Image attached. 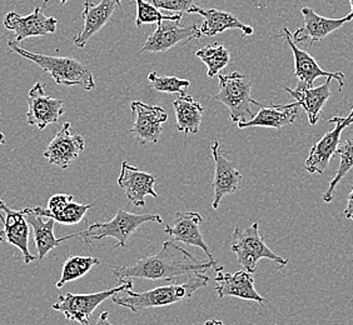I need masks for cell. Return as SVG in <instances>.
I'll list each match as a JSON object with an SVG mask.
<instances>
[{"label": "cell", "mask_w": 353, "mask_h": 325, "mask_svg": "<svg viewBox=\"0 0 353 325\" xmlns=\"http://www.w3.org/2000/svg\"><path fill=\"white\" fill-rule=\"evenodd\" d=\"M85 149V140L79 134L72 133L70 123H64L57 133L54 139L49 143L43 156L53 165L61 169H68L69 167L81 156Z\"/></svg>", "instance_id": "obj_13"}, {"label": "cell", "mask_w": 353, "mask_h": 325, "mask_svg": "<svg viewBox=\"0 0 353 325\" xmlns=\"http://www.w3.org/2000/svg\"><path fill=\"white\" fill-rule=\"evenodd\" d=\"M202 36L201 29L193 24L190 27H179V23L170 24V21H163L148 36L144 43L139 54L142 53H163L178 44L187 43L193 39H199Z\"/></svg>", "instance_id": "obj_15"}, {"label": "cell", "mask_w": 353, "mask_h": 325, "mask_svg": "<svg viewBox=\"0 0 353 325\" xmlns=\"http://www.w3.org/2000/svg\"><path fill=\"white\" fill-rule=\"evenodd\" d=\"M0 220L3 223V229H0V242L18 248L26 264L37 260V257L29 251L30 225L28 223L24 209L13 210L0 199Z\"/></svg>", "instance_id": "obj_8"}, {"label": "cell", "mask_w": 353, "mask_h": 325, "mask_svg": "<svg viewBox=\"0 0 353 325\" xmlns=\"http://www.w3.org/2000/svg\"><path fill=\"white\" fill-rule=\"evenodd\" d=\"M196 56L207 67V74L213 78L225 68L231 61V53L221 44H210L197 50Z\"/></svg>", "instance_id": "obj_30"}, {"label": "cell", "mask_w": 353, "mask_h": 325, "mask_svg": "<svg viewBox=\"0 0 353 325\" xmlns=\"http://www.w3.org/2000/svg\"><path fill=\"white\" fill-rule=\"evenodd\" d=\"M134 116V125L128 133L136 136L141 144L159 142L163 133V124L168 120V114L159 105H148L142 102L130 104Z\"/></svg>", "instance_id": "obj_11"}, {"label": "cell", "mask_w": 353, "mask_h": 325, "mask_svg": "<svg viewBox=\"0 0 353 325\" xmlns=\"http://www.w3.org/2000/svg\"><path fill=\"white\" fill-rule=\"evenodd\" d=\"M26 217H27L28 223L33 228L34 231L35 247L38 251V260H43L47 257L48 253L53 251L58 245H61L63 242L73 239V238L81 237V233L77 234H70L67 237L55 238L54 225L57 222L52 218L41 217L37 214L30 208H26Z\"/></svg>", "instance_id": "obj_24"}, {"label": "cell", "mask_w": 353, "mask_h": 325, "mask_svg": "<svg viewBox=\"0 0 353 325\" xmlns=\"http://www.w3.org/2000/svg\"><path fill=\"white\" fill-rule=\"evenodd\" d=\"M202 222H203V218L197 211H178L176 214L174 225L172 227L165 225L164 231L176 242L197 247L205 253V255L211 262H217L210 251L199 229Z\"/></svg>", "instance_id": "obj_20"}, {"label": "cell", "mask_w": 353, "mask_h": 325, "mask_svg": "<svg viewBox=\"0 0 353 325\" xmlns=\"http://www.w3.org/2000/svg\"><path fill=\"white\" fill-rule=\"evenodd\" d=\"M92 207L93 204L75 203L73 196L55 194L49 198L47 209L37 207L33 208V211L41 217L52 218L57 223L75 225L82 222L83 217Z\"/></svg>", "instance_id": "obj_22"}, {"label": "cell", "mask_w": 353, "mask_h": 325, "mask_svg": "<svg viewBox=\"0 0 353 325\" xmlns=\"http://www.w3.org/2000/svg\"><path fill=\"white\" fill-rule=\"evenodd\" d=\"M10 52L21 55L35 63L44 73L50 74L57 84L65 87L78 85L83 90L90 92L95 88L94 76L83 63L67 56H52V55L35 54L19 47L15 41H8Z\"/></svg>", "instance_id": "obj_3"}, {"label": "cell", "mask_w": 353, "mask_h": 325, "mask_svg": "<svg viewBox=\"0 0 353 325\" xmlns=\"http://www.w3.org/2000/svg\"><path fill=\"white\" fill-rule=\"evenodd\" d=\"M219 90L214 95V99L227 107L233 123L250 120L254 113L252 105L263 107L262 103L253 99L251 95V78L247 74L233 72L232 74L218 75Z\"/></svg>", "instance_id": "obj_4"}, {"label": "cell", "mask_w": 353, "mask_h": 325, "mask_svg": "<svg viewBox=\"0 0 353 325\" xmlns=\"http://www.w3.org/2000/svg\"><path fill=\"white\" fill-rule=\"evenodd\" d=\"M152 88L156 89L159 93L167 94L185 95V90L190 87V81L179 79L176 76H163L157 74L156 72H152L148 75Z\"/></svg>", "instance_id": "obj_32"}, {"label": "cell", "mask_w": 353, "mask_h": 325, "mask_svg": "<svg viewBox=\"0 0 353 325\" xmlns=\"http://www.w3.org/2000/svg\"><path fill=\"white\" fill-rule=\"evenodd\" d=\"M279 36L283 38L285 44L292 50L293 59H294V75L299 78V83H302L307 87H313L314 81L321 76H323V78H331L333 81H339L340 89L345 87V74L340 72L330 73L325 69L321 68L312 55L297 47V44L293 41L292 34L287 28L282 29V34H279Z\"/></svg>", "instance_id": "obj_14"}, {"label": "cell", "mask_w": 353, "mask_h": 325, "mask_svg": "<svg viewBox=\"0 0 353 325\" xmlns=\"http://www.w3.org/2000/svg\"><path fill=\"white\" fill-rule=\"evenodd\" d=\"M350 4H351V13H350V15L352 17V21H353V0H350Z\"/></svg>", "instance_id": "obj_39"}, {"label": "cell", "mask_w": 353, "mask_h": 325, "mask_svg": "<svg viewBox=\"0 0 353 325\" xmlns=\"http://www.w3.org/2000/svg\"><path fill=\"white\" fill-rule=\"evenodd\" d=\"M157 9H163L178 13H190V9L194 6V0H152Z\"/></svg>", "instance_id": "obj_33"}, {"label": "cell", "mask_w": 353, "mask_h": 325, "mask_svg": "<svg viewBox=\"0 0 353 325\" xmlns=\"http://www.w3.org/2000/svg\"><path fill=\"white\" fill-rule=\"evenodd\" d=\"M332 81L331 78H326V81L317 88L307 87L302 83H299L296 89L287 88V87L285 88L296 99V102L299 103V107H302L306 112L308 122L311 125L317 124L321 112L331 96V81Z\"/></svg>", "instance_id": "obj_23"}, {"label": "cell", "mask_w": 353, "mask_h": 325, "mask_svg": "<svg viewBox=\"0 0 353 325\" xmlns=\"http://www.w3.org/2000/svg\"><path fill=\"white\" fill-rule=\"evenodd\" d=\"M334 156H340V165H339V170H337L336 176H333L328 188L322 196L325 203L332 202L337 185L347 176V173L353 168V136L340 142Z\"/></svg>", "instance_id": "obj_28"}, {"label": "cell", "mask_w": 353, "mask_h": 325, "mask_svg": "<svg viewBox=\"0 0 353 325\" xmlns=\"http://www.w3.org/2000/svg\"><path fill=\"white\" fill-rule=\"evenodd\" d=\"M190 13H197L203 17V24L201 27V33L207 36H214L221 34L225 30L237 29L242 32L243 36L253 34V28L245 25L242 21L238 19L236 15L228 12L218 10V9H204V8L193 6Z\"/></svg>", "instance_id": "obj_26"}, {"label": "cell", "mask_w": 353, "mask_h": 325, "mask_svg": "<svg viewBox=\"0 0 353 325\" xmlns=\"http://www.w3.org/2000/svg\"><path fill=\"white\" fill-rule=\"evenodd\" d=\"M301 12L303 15V25L292 34L293 41L297 44L308 41L310 48H312L314 41H323L326 36L332 34L333 32L339 30L346 23L352 21V17L350 14L341 19H331L319 15L312 8H302Z\"/></svg>", "instance_id": "obj_18"}, {"label": "cell", "mask_w": 353, "mask_h": 325, "mask_svg": "<svg viewBox=\"0 0 353 325\" xmlns=\"http://www.w3.org/2000/svg\"><path fill=\"white\" fill-rule=\"evenodd\" d=\"M1 39H3V35H1V36H0V41H1Z\"/></svg>", "instance_id": "obj_41"}, {"label": "cell", "mask_w": 353, "mask_h": 325, "mask_svg": "<svg viewBox=\"0 0 353 325\" xmlns=\"http://www.w3.org/2000/svg\"><path fill=\"white\" fill-rule=\"evenodd\" d=\"M211 268L216 271H223V266L218 265L217 262L197 259L173 240H167L154 255L141 258L133 264L112 268V273L122 283L133 278L173 282L178 277L205 273Z\"/></svg>", "instance_id": "obj_1"}, {"label": "cell", "mask_w": 353, "mask_h": 325, "mask_svg": "<svg viewBox=\"0 0 353 325\" xmlns=\"http://www.w3.org/2000/svg\"><path fill=\"white\" fill-rule=\"evenodd\" d=\"M122 0H101L94 4L92 0H85L83 10V28L74 38V45L84 48L89 39L94 36L110 21L117 9L121 7Z\"/></svg>", "instance_id": "obj_17"}, {"label": "cell", "mask_w": 353, "mask_h": 325, "mask_svg": "<svg viewBox=\"0 0 353 325\" xmlns=\"http://www.w3.org/2000/svg\"><path fill=\"white\" fill-rule=\"evenodd\" d=\"M127 289H133V283L130 280L124 282L123 284L114 286L108 291L90 293V294H61L58 300L52 308L65 315V318L81 325H90L89 319L95 309L102 304L104 300L114 297L117 293L125 291Z\"/></svg>", "instance_id": "obj_7"}, {"label": "cell", "mask_w": 353, "mask_h": 325, "mask_svg": "<svg viewBox=\"0 0 353 325\" xmlns=\"http://www.w3.org/2000/svg\"><path fill=\"white\" fill-rule=\"evenodd\" d=\"M216 291L219 298L224 297H236L243 300H252L265 306L267 300L254 288V277L245 271H238L234 274L217 271Z\"/></svg>", "instance_id": "obj_21"}, {"label": "cell", "mask_w": 353, "mask_h": 325, "mask_svg": "<svg viewBox=\"0 0 353 325\" xmlns=\"http://www.w3.org/2000/svg\"><path fill=\"white\" fill-rule=\"evenodd\" d=\"M156 222L163 224L162 218L157 214H133L127 210L117 209L116 216L105 223L90 224L88 229L81 231V237L85 244L90 245L93 240H102L104 238H114L116 248H127V242L136 233L137 229L144 223Z\"/></svg>", "instance_id": "obj_5"}, {"label": "cell", "mask_w": 353, "mask_h": 325, "mask_svg": "<svg viewBox=\"0 0 353 325\" xmlns=\"http://www.w3.org/2000/svg\"><path fill=\"white\" fill-rule=\"evenodd\" d=\"M4 27L14 34L10 41L19 43L33 36L54 34L58 21L54 17H47L44 14V8L37 7L33 13L27 17H21L17 12L8 13L4 19Z\"/></svg>", "instance_id": "obj_9"}, {"label": "cell", "mask_w": 353, "mask_h": 325, "mask_svg": "<svg viewBox=\"0 0 353 325\" xmlns=\"http://www.w3.org/2000/svg\"><path fill=\"white\" fill-rule=\"evenodd\" d=\"M95 265H101V259L93 257H79V255L68 258L63 264L61 279L57 282L55 286L61 289L67 283L82 278Z\"/></svg>", "instance_id": "obj_29"}, {"label": "cell", "mask_w": 353, "mask_h": 325, "mask_svg": "<svg viewBox=\"0 0 353 325\" xmlns=\"http://www.w3.org/2000/svg\"><path fill=\"white\" fill-rule=\"evenodd\" d=\"M176 129L185 134H197L203 120L204 108L190 95H181L173 102Z\"/></svg>", "instance_id": "obj_27"}, {"label": "cell", "mask_w": 353, "mask_h": 325, "mask_svg": "<svg viewBox=\"0 0 353 325\" xmlns=\"http://www.w3.org/2000/svg\"><path fill=\"white\" fill-rule=\"evenodd\" d=\"M156 182V176L147 171L137 169L136 167L130 165L127 162H122L121 174L117 180L118 185L124 190L127 198L138 208L145 207L144 198L147 196L158 198V194L154 190Z\"/></svg>", "instance_id": "obj_19"}, {"label": "cell", "mask_w": 353, "mask_h": 325, "mask_svg": "<svg viewBox=\"0 0 353 325\" xmlns=\"http://www.w3.org/2000/svg\"><path fill=\"white\" fill-rule=\"evenodd\" d=\"M3 144H6V136L0 132V147H1Z\"/></svg>", "instance_id": "obj_38"}, {"label": "cell", "mask_w": 353, "mask_h": 325, "mask_svg": "<svg viewBox=\"0 0 353 325\" xmlns=\"http://www.w3.org/2000/svg\"><path fill=\"white\" fill-rule=\"evenodd\" d=\"M203 325H224L223 322H221V320H217V319H210V320H207Z\"/></svg>", "instance_id": "obj_36"}, {"label": "cell", "mask_w": 353, "mask_h": 325, "mask_svg": "<svg viewBox=\"0 0 353 325\" xmlns=\"http://www.w3.org/2000/svg\"><path fill=\"white\" fill-rule=\"evenodd\" d=\"M299 104L297 102L291 104H272L268 107H261V110L250 120L238 123V128L245 129L252 127L279 129L296 122L299 116Z\"/></svg>", "instance_id": "obj_25"}, {"label": "cell", "mask_w": 353, "mask_h": 325, "mask_svg": "<svg viewBox=\"0 0 353 325\" xmlns=\"http://www.w3.org/2000/svg\"><path fill=\"white\" fill-rule=\"evenodd\" d=\"M259 222H254L245 231H241L237 225L232 234L231 249L243 271L254 274L261 259L272 260L279 264V268L288 264V259L279 257L267 247L265 239L259 235Z\"/></svg>", "instance_id": "obj_6"}, {"label": "cell", "mask_w": 353, "mask_h": 325, "mask_svg": "<svg viewBox=\"0 0 353 325\" xmlns=\"http://www.w3.org/2000/svg\"><path fill=\"white\" fill-rule=\"evenodd\" d=\"M343 119H345V122L347 123V125H351V124H353V109L352 112H351V114L348 116H343Z\"/></svg>", "instance_id": "obj_37"}, {"label": "cell", "mask_w": 353, "mask_h": 325, "mask_svg": "<svg viewBox=\"0 0 353 325\" xmlns=\"http://www.w3.org/2000/svg\"><path fill=\"white\" fill-rule=\"evenodd\" d=\"M328 123L336 124V127L332 130L327 132L326 134L313 145L310 150V154L307 156L305 168L310 174H325L327 167L332 156L336 154V150L340 144L341 133L343 129L348 127L343 116H334L330 119Z\"/></svg>", "instance_id": "obj_16"}, {"label": "cell", "mask_w": 353, "mask_h": 325, "mask_svg": "<svg viewBox=\"0 0 353 325\" xmlns=\"http://www.w3.org/2000/svg\"><path fill=\"white\" fill-rule=\"evenodd\" d=\"M210 280L211 279L204 273L190 274L188 280L182 284L162 285L143 293H134L132 289H127L124 297L114 295L112 298L114 304L127 308L132 312H141L144 309L167 306L190 300L198 289L207 286Z\"/></svg>", "instance_id": "obj_2"}, {"label": "cell", "mask_w": 353, "mask_h": 325, "mask_svg": "<svg viewBox=\"0 0 353 325\" xmlns=\"http://www.w3.org/2000/svg\"><path fill=\"white\" fill-rule=\"evenodd\" d=\"M211 150L214 160V178L212 183L214 197L212 208L217 210L224 197L234 194L241 188L243 178L237 169V164L219 153V142L217 139L212 144Z\"/></svg>", "instance_id": "obj_12"}, {"label": "cell", "mask_w": 353, "mask_h": 325, "mask_svg": "<svg viewBox=\"0 0 353 325\" xmlns=\"http://www.w3.org/2000/svg\"><path fill=\"white\" fill-rule=\"evenodd\" d=\"M94 325H114L110 323V320H109V313L104 312L101 313V315H99V318L97 320V323Z\"/></svg>", "instance_id": "obj_35"}, {"label": "cell", "mask_w": 353, "mask_h": 325, "mask_svg": "<svg viewBox=\"0 0 353 325\" xmlns=\"http://www.w3.org/2000/svg\"><path fill=\"white\" fill-rule=\"evenodd\" d=\"M44 88L43 83L37 81L28 94L27 123L39 130L58 122L65 112L64 102L46 94Z\"/></svg>", "instance_id": "obj_10"}, {"label": "cell", "mask_w": 353, "mask_h": 325, "mask_svg": "<svg viewBox=\"0 0 353 325\" xmlns=\"http://www.w3.org/2000/svg\"><path fill=\"white\" fill-rule=\"evenodd\" d=\"M59 1H61V4H65L68 0H59Z\"/></svg>", "instance_id": "obj_40"}, {"label": "cell", "mask_w": 353, "mask_h": 325, "mask_svg": "<svg viewBox=\"0 0 353 325\" xmlns=\"http://www.w3.org/2000/svg\"><path fill=\"white\" fill-rule=\"evenodd\" d=\"M137 3V27H142L144 24H157L159 25L163 21H176L179 23L182 19V13L176 15H167L163 14L154 6L147 3L145 0H136Z\"/></svg>", "instance_id": "obj_31"}, {"label": "cell", "mask_w": 353, "mask_h": 325, "mask_svg": "<svg viewBox=\"0 0 353 325\" xmlns=\"http://www.w3.org/2000/svg\"><path fill=\"white\" fill-rule=\"evenodd\" d=\"M343 216L348 220H352L353 222V189L351 193H350V196H348V199H347V205L345 210H343Z\"/></svg>", "instance_id": "obj_34"}]
</instances>
